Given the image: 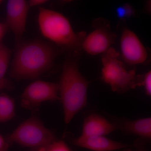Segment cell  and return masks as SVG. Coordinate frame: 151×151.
Listing matches in <instances>:
<instances>
[{
	"instance_id": "cell-12",
	"label": "cell",
	"mask_w": 151,
	"mask_h": 151,
	"mask_svg": "<svg viewBox=\"0 0 151 151\" xmlns=\"http://www.w3.org/2000/svg\"><path fill=\"white\" fill-rule=\"evenodd\" d=\"M116 130L113 124L104 117L92 114L84 119L81 136H105Z\"/></svg>"
},
{
	"instance_id": "cell-22",
	"label": "cell",
	"mask_w": 151,
	"mask_h": 151,
	"mask_svg": "<svg viewBox=\"0 0 151 151\" xmlns=\"http://www.w3.org/2000/svg\"><path fill=\"white\" fill-rule=\"evenodd\" d=\"M44 147L39 148L35 149V151H44Z\"/></svg>"
},
{
	"instance_id": "cell-6",
	"label": "cell",
	"mask_w": 151,
	"mask_h": 151,
	"mask_svg": "<svg viewBox=\"0 0 151 151\" xmlns=\"http://www.w3.org/2000/svg\"><path fill=\"white\" fill-rule=\"evenodd\" d=\"M60 100L58 83L37 80L24 89L21 97L22 107L35 110L46 101Z\"/></svg>"
},
{
	"instance_id": "cell-21",
	"label": "cell",
	"mask_w": 151,
	"mask_h": 151,
	"mask_svg": "<svg viewBox=\"0 0 151 151\" xmlns=\"http://www.w3.org/2000/svg\"><path fill=\"white\" fill-rule=\"evenodd\" d=\"M7 29L5 24H3L0 23V40L2 38L4 35L6 29Z\"/></svg>"
},
{
	"instance_id": "cell-3",
	"label": "cell",
	"mask_w": 151,
	"mask_h": 151,
	"mask_svg": "<svg viewBox=\"0 0 151 151\" xmlns=\"http://www.w3.org/2000/svg\"><path fill=\"white\" fill-rule=\"evenodd\" d=\"M37 19L42 35L57 46L73 51L81 49L86 34L84 32L76 33L68 20L62 14L40 7Z\"/></svg>"
},
{
	"instance_id": "cell-7",
	"label": "cell",
	"mask_w": 151,
	"mask_h": 151,
	"mask_svg": "<svg viewBox=\"0 0 151 151\" xmlns=\"http://www.w3.org/2000/svg\"><path fill=\"white\" fill-rule=\"evenodd\" d=\"M94 23L95 29L85 37L81 45V49L91 55L105 53L115 42L116 37L105 21L99 19Z\"/></svg>"
},
{
	"instance_id": "cell-23",
	"label": "cell",
	"mask_w": 151,
	"mask_h": 151,
	"mask_svg": "<svg viewBox=\"0 0 151 151\" xmlns=\"http://www.w3.org/2000/svg\"><path fill=\"white\" fill-rule=\"evenodd\" d=\"M3 1H1V0H0V4H1L2 3Z\"/></svg>"
},
{
	"instance_id": "cell-2",
	"label": "cell",
	"mask_w": 151,
	"mask_h": 151,
	"mask_svg": "<svg viewBox=\"0 0 151 151\" xmlns=\"http://www.w3.org/2000/svg\"><path fill=\"white\" fill-rule=\"evenodd\" d=\"M89 84L79 71L76 60L67 59L63 64L58 83L60 100L62 103L65 124L70 123L86 106Z\"/></svg>"
},
{
	"instance_id": "cell-13",
	"label": "cell",
	"mask_w": 151,
	"mask_h": 151,
	"mask_svg": "<svg viewBox=\"0 0 151 151\" xmlns=\"http://www.w3.org/2000/svg\"><path fill=\"white\" fill-rule=\"evenodd\" d=\"M15 116V103L7 94H0V123L12 120Z\"/></svg>"
},
{
	"instance_id": "cell-4",
	"label": "cell",
	"mask_w": 151,
	"mask_h": 151,
	"mask_svg": "<svg viewBox=\"0 0 151 151\" xmlns=\"http://www.w3.org/2000/svg\"><path fill=\"white\" fill-rule=\"evenodd\" d=\"M119 53L111 47L102 56V78L111 86L112 91L124 93L142 86V76L134 70H128L119 60Z\"/></svg>"
},
{
	"instance_id": "cell-5",
	"label": "cell",
	"mask_w": 151,
	"mask_h": 151,
	"mask_svg": "<svg viewBox=\"0 0 151 151\" xmlns=\"http://www.w3.org/2000/svg\"><path fill=\"white\" fill-rule=\"evenodd\" d=\"M6 139L10 144L16 143L35 149L46 147L56 140L54 133L36 115L25 120Z\"/></svg>"
},
{
	"instance_id": "cell-17",
	"label": "cell",
	"mask_w": 151,
	"mask_h": 151,
	"mask_svg": "<svg viewBox=\"0 0 151 151\" xmlns=\"http://www.w3.org/2000/svg\"><path fill=\"white\" fill-rule=\"evenodd\" d=\"M142 85L144 86L146 94L151 95V72L150 70L142 76Z\"/></svg>"
},
{
	"instance_id": "cell-8",
	"label": "cell",
	"mask_w": 151,
	"mask_h": 151,
	"mask_svg": "<svg viewBox=\"0 0 151 151\" xmlns=\"http://www.w3.org/2000/svg\"><path fill=\"white\" fill-rule=\"evenodd\" d=\"M29 9L24 0H9L7 4L5 24L13 33L17 44L25 32Z\"/></svg>"
},
{
	"instance_id": "cell-10",
	"label": "cell",
	"mask_w": 151,
	"mask_h": 151,
	"mask_svg": "<svg viewBox=\"0 0 151 151\" xmlns=\"http://www.w3.org/2000/svg\"><path fill=\"white\" fill-rule=\"evenodd\" d=\"M74 145L92 151H115L135 147L117 142L105 136H80L71 140Z\"/></svg>"
},
{
	"instance_id": "cell-16",
	"label": "cell",
	"mask_w": 151,
	"mask_h": 151,
	"mask_svg": "<svg viewBox=\"0 0 151 151\" xmlns=\"http://www.w3.org/2000/svg\"><path fill=\"white\" fill-rule=\"evenodd\" d=\"M44 151H72L63 141L56 140L45 147Z\"/></svg>"
},
{
	"instance_id": "cell-1",
	"label": "cell",
	"mask_w": 151,
	"mask_h": 151,
	"mask_svg": "<svg viewBox=\"0 0 151 151\" xmlns=\"http://www.w3.org/2000/svg\"><path fill=\"white\" fill-rule=\"evenodd\" d=\"M59 52L57 47L42 40L18 43L10 75L17 80L39 78L52 68Z\"/></svg>"
},
{
	"instance_id": "cell-18",
	"label": "cell",
	"mask_w": 151,
	"mask_h": 151,
	"mask_svg": "<svg viewBox=\"0 0 151 151\" xmlns=\"http://www.w3.org/2000/svg\"><path fill=\"white\" fill-rule=\"evenodd\" d=\"M10 144L0 134V151H9Z\"/></svg>"
},
{
	"instance_id": "cell-9",
	"label": "cell",
	"mask_w": 151,
	"mask_h": 151,
	"mask_svg": "<svg viewBox=\"0 0 151 151\" xmlns=\"http://www.w3.org/2000/svg\"><path fill=\"white\" fill-rule=\"evenodd\" d=\"M121 48L123 59L129 64H141L147 58L145 47L134 33L129 29H124L122 31Z\"/></svg>"
},
{
	"instance_id": "cell-15",
	"label": "cell",
	"mask_w": 151,
	"mask_h": 151,
	"mask_svg": "<svg viewBox=\"0 0 151 151\" xmlns=\"http://www.w3.org/2000/svg\"><path fill=\"white\" fill-rule=\"evenodd\" d=\"M116 12L117 17L119 19H126L134 15L135 12L131 5L125 4L117 8Z\"/></svg>"
},
{
	"instance_id": "cell-14",
	"label": "cell",
	"mask_w": 151,
	"mask_h": 151,
	"mask_svg": "<svg viewBox=\"0 0 151 151\" xmlns=\"http://www.w3.org/2000/svg\"><path fill=\"white\" fill-rule=\"evenodd\" d=\"M10 50L2 43H0V80L4 78L9 63Z\"/></svg>"
},
{
	"instance_id": "cell-11",
	"label": "cell",
	"mask_w": 151,
	"mask_h": 151,
	"mask_svg": "<svg viewBox=\"0 0 151 151\" xmlns=\"http://www.w3.org/2000/svg\"><path fill=\"white\" fill-rule=\"evenodd\" d=\"M112 124L116 130L137 135L144 139H151V118L150 117L134 120L116 119Z\"/></svg>"
},
{
	"instance_id": "cell-20",
	"label": "cell",
	"mask_w": 151,
	"mask_h": 151,
	"mask_svg": "<svg viewBox=\"0 0 151 151\" xmlns=\"http://www.w3.org/2000/svg\"><path fill=\"white\" fill-rule=\"evenodd\" d=\"M47 2V0H30L27 2L29 8L41 6Z\"/></svg>"
},
{
	"instance_id": "cell-19",
	"label": "cell",
	"mask_w": 151,
	"mask_h": 151,
	"mask_svg": "<svg viewBox=\"0 0 151 151\" xmlns=\"http://www.w3.org/2000/svg\"><path fill=\"white\" fill-rule=\"evenodd\" d=\"M12 87V84L9 79L4 78L0 80V90L4 89H11Z\"/></svg>"
}]
</instances>
